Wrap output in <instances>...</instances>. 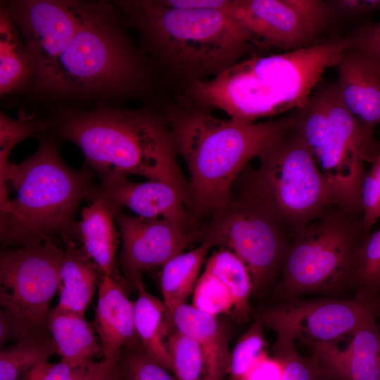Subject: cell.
Here are the masks:
<instances>
[{"label":"cell","mask_w":380,"mask_h":380,"mask_svg":"<svg viewBox=\"0 0 380 380\" xmlns=\"http://www.w3.org/2000/svg\"><path fill=\"white\" fill-rule=\"evenodd\" d=\"M379 380H380V378H379Z\"/></svg>","instance_id":"cell-42"},{"label":"cell","mask_w":380,"mask_h":380,"mask_svg":"<svg viewBox=\"0 0 380 380\" xmlns=\"http://www.w3.org/2000/svg\"><path fill=\"white\" fill-rule=\"evenodd\" d=\"M231 12L258 47L286 52L317 44L333 17L321 0H232Z\"/></svg>","instance_id":"cell-13"},{"label":"cell","mask_w":380,"mask_h":380,"mask_svg":"<svg viewBox=\"0 0 380 380\" xmlns=\"http://www.w3.org/2000/svg\"><path fill=\"white\" fill-rule=\"evenodd\" d=\"M62 242L65 248L60 272V296L53 309L84 316L102 275L73 238L64 239Z\"/></svg>","instance_id":"cell-22"},{"label":"cell","mask_w":380,"mask_h":380,"mask_svg":"<svg viewBox=\"0 0 380 380\" xmlns=\"http://www.w3.org/2000/svg\"><path fill=\"white\" fill-rule=\"evenodd\" d=\"M379 317L380 298L355 296L300 298L270 305L255 315L265 327L302 344L338 343L363 327L376 322Z\"/></svg>","instance_id":"cell-12"},{"label":"cell","mask_w":380,"mask_h":380,"mask_svg":"<svg viewBox=\"0 0 380 380\" xmlns=\"http://www.w3.org/2000/svg\"><path fill=\"white\" fill-rule=\"evenodd\" d=\"M293 127L312 153L333 195L335 204L362 213L361 188L367 172L380 153L374 130L359 122L348 110L336 84L322 81L309 103L292 113Z\"/></svg>","instance_id":"cell-7"},{"label":"cell","mask_w":380,"mask_h":380,"mask_svg":"<svg viewBox=\"0 0 380 380\" xmlns=\"http://www.w3.org/2000/svg\"><path fill=\"white\" fill-rule=\"evenodd\" d=\"M119 2L160 61L190 82L217 75L258 47L232 15V4L208 9L175 8L161 0Z\"/></svg>","instance_id":"cell-4"},{"label":"cell","mask_w":380,"mask_h":380,"mask_svg":"<svg viewBox=\"0 0 380 380\" xmlns=\"http://www.w3.org/2000/svg\"><path fill=\"white\" fill-rule=\"evenodd\" d=\"M166 344L172 372L177 380H210L203 352L196 341L175 329Z\"/></svg>","instance_id":"cell-29"},{"label":"cell","mask_w":380,"mask_h":380,"mask_svg":"<svg viewBox=\"0 0 380 380\" xmlns=\"http://www.w3.org/2000/svg\"><path fill=\"white\" fill-rule=\"evenodd\" d=\"M353 291L358 298H380V229L370 232L364 241Z\"/></svg>","instance_id":"cell-32"},{"label":"cell","mask_w":380,"mask_h":380,"mask_svg":"<svg viewBox=\"0 0 380 380\" xmlns=\"http://www.w3.org/2000/svg\"><path fill=\"white\" fill-rule=\"evenodd\" d=\"M205 269L217 276L228 289L233 299V319L238 323L247 322L251 313L249 299L253 286L243 262L232 251L220 248L207 260Z\"/></svg>","instance_id":"cell-27"},{"label":"cell","mask_w":380,"mask_h":380,"mask_svg":"<svg viewBox=\"0 0 380 380\" xmlns=\"http://www.w3.org/2000/svg\"><path fill=\"white\" fill-rule=\"evenodd\" d=\"M333 15L346 18L367 15L380 9V0H332L327 1Z\"/></svg>","instance_id":"cell-39"},{"label":"cell","mask_w":380,"mask_h":380,"mask_svg":"<svg viewBox=\"0 0 380 380\" xmlns=\"http://www.w3.org/2000/svg\"><path fill=\"white\" fill-rule=\"evenodd\" d=\"M338 343L303 344L319 368V380H379L380 327L376 322L358 329L343 350Z\"/></svg>","instance_id":"cell-18"},{"label":"cell","mask_w":380,"mask_h":380,"mask_svg":"<svg viewBox=\"0 0 380 380\" xmlns=\"http://www.w3.org/2000/svg\"><path fill=\"white\" fill-rule=\"evenodd\" d=\"M363 224L367 234L380 219V153L366 172L361 188Z\"/></svg>","instance_id":"cell-37"},{"label":"cell","mask_w":380,"mask_h":380,"mask_svg":"<svg viewBox=\"0 0 380 380\" xmlns=\"http://www.w3.org/2000/svg\"><path fill=\"white\" fill-rule=\"evenodd\" d=\"M213 316L229 313L233 309L232 297L224 284L204 268L193 291V305Z\"/></svg>","instance_id":"cell-34"},{"label":"cell","mask_w":380,"mask_h":380,"mask_svg":"<svg viewBox=\"0 0 380 380\" xmlns=\"http://www.w3.org/2000/svg\"><path fill=\"white\" fill-rule=\"evenodd\" d=\"M115 219L122 241L118 265L129 289L137 290L144 272L163 266L198 236L194 229L165 219L133 217L121 210Z\"/></svg>","instance_id":"cell-15"},{"label":"cell","mask_w":380,"mask_h":380,"mask_svg":"<svg viewBox=\"0 0 380 380\" xmlns=\"http://www.w3.org/2000/svg\"><path fill=\"white\" fill-rule=\"evenodd\" d=\"M349 47L346 37H332L280 54L253 56L210 79L191 82L184 98L245 123L303 108L326 69L337 66Z\"/></svg>","instance_id":"cell-1"},{"label":"cell","mask_w":380,"mask_h":380,"mask_svg":"<svg viewBox=\"0 0 380 380\" xmlns=\"http://www.w3.org/2000/svg\"><path fill=\"white\" fill-rule=\"evenodd\" d=\"M21 380H119V368L118 365L109 367L102 360L86 366H71L48 360L34 366Z\"/></svg>","instance_id":"cell-30"},{"label":"cell","mask_w":380,"mask_h":380,"mask_svg":"<svg viewBox=\"0 0 380 380\" xmlns=\"http://www.w3.org/2000/svg\"><path fill=\"white\" fill-rule=\"evenodd\" d=\"M203 240L232 251L243 262L255 298L275 287L291 243L277 217L258 200L240 192L212 215Z\"/></svg>","instance_id":"cell-10"},{"label":"cell","mask_w":380,"mask_h":380,"mask_svg":"<svg viewBox=\"0 0 380 380\" xmlns=\"http://www.w3.org/2000/svg\"><path fill=\"white\" fill-rule=\"evenodd\" d=\"M141 77L139 58L112 8L93 2L69 44L37 84L60 95L116 94L136 87Z\"/></svg>","instance_id":"cell-8"},{"label":"cell","mask_w":380,"mask_h":380,"mask_svg":"<svg viewBox=\"0 0 380 380\" xmlns=\"http://www.w3.org/2000/svg\"><path fill=\"white\" fill-rule=\"evenodd\" d=\"M90 2L29 0L11 4L8 10L23 37L36 82L48 70L80 28Z\"/></svg>","instance_id":"cell-14"},{"label":"cell","mask_w":380,"mask_h":380,"mask_svg":"<svg viewBox=\"0 0 380 380\" xmlns=\"http://www.w3.org/2000/svg\"><path fill=\"white\" fill-rule=\"evenodd\" d=\"M367 235L362 213L328 205L291 236L271 305L310 294L345 297Z\"/></svg>","instance_id":"cell-6"},{"label":"cell","mask_w":380,"mask_h":380,"mask_svg":"<svg viewBox=\"0 0 380 380\" xmlns=\"http://www.w3.org/2000/svg\"><path fill=\"white\" fill-rule=\"evenodd\" d=\"M118 366L119 380H175L142 345L125 352Z\"/></svg>","instance_id":"cell-36"},{"label":"cell","mask_w":380,"mask_h":380,"mask_svg":"<svg viewBox=\"0 0 380 380\" xmlns=\"http://www.w3.org/2000/svg\"><path fill=\"white\" fill-rule=\"evenodd\" d=\"M264 325L257 318L237 341L230 354L229 380H246L256 362L267 353Z\"/></svg>","instance_id":"cell-31"},{"label":"cell","mask_w":380,"mask_h":380,"mask_svg":"<svg viewBox=\"0 0 380 380\" xmlns=\"http://www.w3.org/2000/svg\"><path fill=\"white\" fill-rule=\"evenodd\" d=\"M15 338V324L10 315L4 310H0V347Z\"/></svg>","instance_id":"cell-41"},{"label":"cell","mask_w":380,"mask_h":380,"mask_svg":"<svg viewBox=\"0 0 380 380\" xmlns=\"http://www.w3.org/2000/svg\"><path fill=\"white\" fill-rule=\"evenodd\" d=\"M89 198L91 203L83 208L77 224V236L101 275L120 277L115 258L118 234L115 217L121 208L92 193Z\"/></svg>","instance_id":"cell-20"},{"label":"cell","mask_w":380,"mask_h":380,"mask_svg":"<svg viewBox=\"0 0 380 380\" xmlns=\"http://www.w3.org/2000/svg\"><path fill=\"white\" fill-rule=\"evenodd\" d=\"M212 247L208 241L203 240L198 247L176 255L162 266L160 287L170 332L175 330L173 312L178 306L186 303L193 293L205 256Z\"/></svg>","instance_id":"cell-24"},{"label":"cell","mask_w":380,"mask_h":380,"mask_svg":"<svg viewBox=\"0 0 380 380\" xmlns=\"http://www.w3.org/2000/svg\"><path fill=\"white\" fill-rule=\"evenodd\" d=\"M32 76L20 35L8 9L0 12V93L10 94L23 87Z\"/></svg>","instance_id":"cell-26"},{"label":"cell","mask_w":380,"mask_h":380,"mask_svg":"<svg viewBox=\"0 0 380 380\" xmlns=\"http://www.w3.org/2000/svg\"><path fill=\"white\" fill-rule=\"evenodd\" d=\"M86 165L70 168L54 143L44 139L37 152L0 176V240L3 247H28L77 236L76 211L96 187Z\"/></svg>","instance_id":"cell-3"},{"label":"cell","mask_w":380,"mask_h":380,"mask_svg":"<svg viewBox=\"0 0 380 380\" xmlns=\"http://www.w3.org/2000/svg\"><path fill=\"white\" fill-rule=\"evenodd\" d=\"M48 328L61 361L71 366H86L102 355L93 324L84 316L51 309Z\"/></svg>","instance_id":"cell-23"},{"label":"cell","mask_w":380,"mask_h":380,"mask_svg":"<svg viewBox=\"0 0 380 380\" xmlns=\"http://www.w3.org/2000/svg\"><path fill=\"white\" fill-rule=\"evenodd\" d=\"M134 302L137 334L146 353L160 365L172 372V361L165 342L170 332L166 308L163 301L151 294L141 282Z\"/></svg>","instance_id":"cell-25"},{"label":"cell","mask_w":380,"mask_h":380,"mask_svg":"<svg viewBox=\"0 0 380 380\" xmlns=\"http://www.w3.org/2000/svg\"><path fill=\"white\" fill-rule=\"evenodd\" d=\"M172 322L174 329L199 344L210 380H224L228 374L231 353L225 332L217 317L184 303L175 310Z\"/></svg>","instance_id":"cell-21"},{"label":"cell","mask_w":380,"mask_h":380,"mask_svg":"<svg viewBox=\"0 0 380 380\" xmlns=\"http://www.w3.org/2000/svg\"><path fill=\"white\" fill-rule=\"evenodd\" d=\"M63 254L55 241L1 252L0 305L14 322L15 341L50 334L49 306Z\"/></svg>","instance_id":"cell-11"},{"label":"cell","mask_w":380,"mask_h":380,"mask_svg":"<svg viewBox=\"0 0 380 380\" xmlns=\"http://www.w3.org/2000/svg\"><path fill=\"white\" fill-rule=\"evenodd\" d=\"M296 341L286 336L277 334L271 350L282 365L281 380H319V368L316 358L301 355Z\"/></svg>","instance_id":"cell-33"},{"label":"cell","mask_w":380,"mask_h":380,"mask_svg":"<svg viewBox=\"0 0 380 380\" xmlns=\"http://www.w3.org/2000/svg\"><path fill=\"white\" fill-rule=\"evenodd\" d=\"M337 67L336 84L343 103L359 122L374 130L380 124V67L351 47Z\"/></svg>","instance_id":"cell-19"},{"label":"cell","mask_w":380,"mask_h":380,"mask_svg":"<svg viewBox=\"0 0 380 380\" xmlns=\"http://www.w3.org/2000/svg\"><path fill=\"white\" fill-rule=\"evenodd\" d=\"M122 277L102 275L93 324L99 337L102 361L116 367L124 353L141 345L134 324V305Z\"/></svg>","instance_id":"cell-17"},{"label":"cell","mask_w":380,"mask_h":380,"mask_svg":"<svg viewBox=\"0 0 380 380\" xmlns=\"http://www.w3.org/2000/svg\"><path fill=\"white\" fill-rule=\"evenodd\" d=\"M257 169L246 167L239 191L264 205L291 236L334 203L315 157L293 126L258 156Z\"/></svg>","instance_id":"cell-9"},{"label":"cell","mask_w":380,"mask_h":380,"mask_svg":"<svg viewBox=\"0 0 380 380\" xmlns=\"http://www.w3.org/2000/svg\"><path fill=\"white\" fill-rule=\"evenodd\" d=\"M63 139L77 144L86 165L104 181L141 175L189 190L176 160L167 122L144 110L103 109L70 113L58 125Z\"/></svg>","instance_id":"cell-5"},{"label":"cell","mask_w":380,"mask_h":380,"mask_svg":"<svg viewBox=\"0 0 380 380\" xmlns=\"http://www.w3.org/2000/svg\"><path fill=\"white\" fill-rule=\"evenodd\" d=\"M346 38L350 47L367 56L380 67V21L360 25Z\"/></svg>","instance_id":"cell-38"},{"label":"cell","mask_w":380,"mask_h":380,"mask_svg":"<svg viewBox=\"0 0 380 380\" xmlns=\"http://www.w3.org/2000/svg\"><path fill=\"white\" fill-rule=\"evenodd\" d=\"M47 122L32 116H20L17 120L0 113V176H2L10 162L8 156L12 149L21 141L43 132Z\"/></svg>","instance_id":"cell-35"},{"label":"cell","mask_w":380,"mask_h":380,"mask_svg":"<svg viewBox=\"0 0 380 380\" xmlns=\"http://www.w3.org/2000/svg\"><path fill=\"white\" fill-rule=\"evenodd\" d=\"M282 373L281 362L267 353L253 366L246 380H281Z\"/></svg>","instance_id":"cell-40"},{"label":"cell","mask_w":380,"mask_h":380,"mask_svg":"<svg viewBox=\"0 0 380 380\" xmlns=\"http://www.w3.org/2000/svg\"><path fill=\"white\" fill-rule=\"evenodd\" d=\"M55 354L57 353L50 334L17 341L1 348L0 380H21L34 366Z\"/></svg>","instance_id":"cell-28"},{"label":"cell","mask_w":380,"mask_h":380,"mask_svg":"<svg viewBox=\"0 0 380 380\" xmlns=\"http://www.w3.org/2000/svg\"><path fill=\"white\" fill-rule=\"evenodd\" d=\"M166 120L176 151L189 172V206L196 217L225 208L233 197L234 182L249 160L293 126L291 113L245 123L194 106L170 109Z\"/></svg>","instance_id":"cell-2"},{"label":"cell","mask_w":380,"mask_h":380,"mask_svg":"<svg viewBox=\"0 0 380 380\" xmlns=\"http://www.w3.org/2000/svg\"><path fill=\"white\" fill-rule=\"evenodd\" d=\"M92 194L101 196L121 208L125 206L137 216L146 219H165L192 229L193 217L189 190L172 183L148 180L137 183L126 177L104 181Z\"/></svg>","instance_id":"cell-16"}]
</instances>
